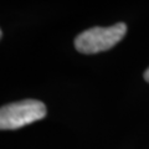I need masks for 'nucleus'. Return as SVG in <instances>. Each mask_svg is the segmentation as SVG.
Listing matches in <instances>:
<instances>
[{
  "instance_id": "1",
  "label": "nucleus",
  "mask_w": 149,
  "mask_h": 149,
  "mask_svg": "<svg viewBox=\"0 0 149 149\" xmlns=\"http://www.w3.org/2000/svg\"><path fill=\"white\" fill-rule=\"evenodd\" d=\"M127 32V25L118 22L108 27L96 26L81 32L74 39V47L78 52L91 55L107 51L116 46L124 37Z\"/></svg>"
},
{
  "instance_id": "2",
  "label": "nucleus",
  "mask_w": 149,
  "mask_h": 149,
  "mask_svg": "<svg viewBox=\"0 0 149 149\" xmlns=\"http://www.w3.org/2000/svg\"><path fill=\"white\" fill-rule=\"evenodd\" d=\"M47 109L41 101L24 100L0 107V130L17 129L46 117Z\"/></svg>"
},
{
  "instance_id": "3",
  "label": "nucleus",
  "mask_w": 149,
  "mask_h": 149,
  "mask_svg": "<svg viewBox=\"0 0 149 149\" xmlns=\"http://www.w3.org/2000/svg\"><path fill=\"white\" fill-rule=\"evenodd\" d=\"M143 77H144V80H146L147 82H149V68L147 70L146 72H144V74H143Z\"/></svg>"
},
{
  "instance_id": "4",
  "label": "nucleus",
  "mask_w": 149,
  "mask_h": 149,
  "mask_svg": "<svg viewBox=\"0 0 149 149\" xmlns=\"http://www.w3.org/2000/svg\"><path fill=\"white\" fill-rule=\"evenodd\" d=\"M1 35H3V32H1V29H0V39H1Z\"/></svg>"
}]
</instances>
